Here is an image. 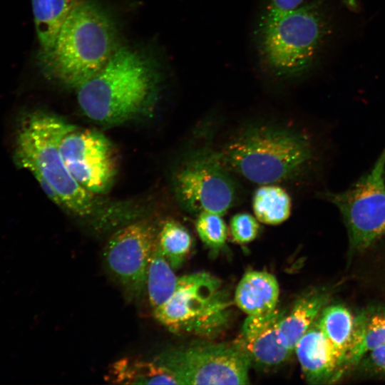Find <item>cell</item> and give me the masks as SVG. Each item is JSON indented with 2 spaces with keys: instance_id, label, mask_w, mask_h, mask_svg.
<instances>
[{
  "instance_id": "cell-1",
  "label": "cell",
  "mask_w": 385,
  "mask_h": 385,
  "mask_svg": "<svg viewBox=\"0 0 385 385\" xmlns=\"http://www.w3.org/2000/svg\"><path fill=\"white\" fill-rule=\"evenodd\" d=\"M202 140L216 160L238 180L258 185H304L317 170L315 135L294 117H242L220 133L205 130Z\"/></svg>"
},
{
  "instance_id": "cell-2",
  "label": "cell",
  "mask_w": 385,
  "mask_h": 385,
  "mask_svg": "<svg viewBox=\"0 0 385 385\" xmlns=\"http://www.w3.org/2000/svg\"><path fill=\"white\" fill-rule=\"evenodd\" d=\"M119 46L106 11L92 0H76L52 47L39 51L38 64L48 78L77 88L103 68Z\"/></svg>"
},
{
  "instance_id": "cell-3",
  "label": "cell",
  "mask_w": 385,
  "mask_h": 385,
  "mask_svg": "<svg viewBox=\"0 0 385 385\" xmlns=\"http://www.w3.org/2000/svg\"><path fill=\"white\" fill-rule=\"evenodd\" d=\"M160 73L155 59L119 46L107 64L77 88L83 113L103 125H117L148 110L155 101Z\"/></svg>"
},
{
  "instance_id": "cell-4",
  "label": "cell",
  "mask_w": 385,
  "mask_h": 385,
  "mask_svg": "<svg viewBox=\"0 0 385 385\" xmlns=\"http://www.w3.org/2000/svg\"><path fill=\"white\" fill-rule=\"evenodd\" d=\"M75 125L43 113H35L21 122L16 140L19 165L39 182L48 183L65 207L77 217L95 219L98 202L94 194L83 188L65 165L59 144L63 136Z\"/></svg>"
},
{
  "instance_id": "cell-5",
  "label": "cell",
  "mask_w": 385,
  "mask_h": 385,
  "mask_svg": "<svg viewBox=\"0 0 385 385\" xmlns=\"http://www.w3.org/2000/svg\"><path fill=\"white\" fill-rule=\"evenodd\" d=\"M327 32L322 11L316 4L300 6L261 19L257 48L266 69L274 76L299 77L312 64Z\"/></svg>"
},
{
  "instance_id": "cell-6",
  "label": "cell",
  "mask_w": 385,
  "mask_h": 385,
  "mask_svg": "<svg viewBox=\"0 0 385 385\" xmlns=\"http://www.w3.org/2000/svg\"><path fill=\"white\" fill-rule=\"evenodd\" d=\"M230 304L220 281L207 272H199L178 277L171 297L153 314L174 334L211 337L227 325Z\"/></svg>"
},
{
  "instance_id": "cell-7",
  "label": "cell",
  "mask_w": 385,
  "mask_h": 385,
  "mask_svg": "<svg viewBox=\"0 0 385 385\" xmlns=\"http://www.w3.org/2000/svg\"><path fill=\"white\" fill-rule=\"evenodd\" d=\"M176 199L186 211L224 215L240 202V180L214 157L202 140L175 170L173 178Z\"/></svg>"
},
{
  "instance_id": "cell-8",
  "label": "cell",
  "mask_w": 385,
  "mask_h": 385,
  "mask_svg": "<svg viewBox=\"0 0 385 385\" xmlns=\"http://www.w3.org/2000/svg\"><path fill=\"white\" fill-rule=\"evenodd\" d=\"M319 197L339 210L346 227L350 252H363L385 238V149L371 170L348 189L322 191Z\"/></svg>"
},
{
  "instance_id": "cell-9",
  "label": "cell",
  "mask_w": 385,
  "mask_h": 385,
  "mask_svg": "<svg viewBox=\"0 0 385 385\" xmlns=\"http://www.w3.org/2000/svg\"><path fill=\"white\" fill-rule=\"evenodd\" d=\"M153 361L166 369L178 384H247L251 360L235 342L200 343L173 348Z\"/></svg>"
},
{
  "instance_id": "cell-10",
  "label": "cell",
  "mask_w": 385,
  "mask_h": 385,
  "mask_svg": "<svg viewBox=\"0 0 385 385\" xmlns=\"http://www.w3.org/2000/svg\"><path fill=\"white\" fill-rule=\"evenodd\" d=\"M158 230L151 220L133 221L117 230L104 247L106 268L130 299H139L145 292Z\"/></svg>"
},
{
  "instance_id": "cell-11",
  "label": "cell",
  "mask_w": 385,
  "mask_h": 385,
  "mask_svg": "<svg viewBox=\"0 0 385 385\" xmlns=\"http://www.w3.org/2000/svg\"><path fill=\"white\" fill-rule=\"evenodd\" d=\"M59 150L74 179L97 195L107 193L117 174V155L101 133L74 126L61 138Z\"/></svg>"
},
{
  "instance_id": "cell-12",
  "label": "cell",
  "mask_w": 385,
  "mask_h": 385,
  "mask_svg": "<svg viewBox=\"0 0 385 385\" xmlns=\"http://www.w3.org/2000/svg\"><path fill=\"white\" fill-rule=\"evenodd\" d=\"M284 314V311L275 309L261 315H248L245 319L235 343L252 362L274 366L289 358L292 351L282 346L277 339V328Z\"/></svg>"
},
{
  "instance_id": "cell-13",
  "label": "cell",
  "mask_w": 385,
  "mask_h": 385,
  "mask_svg": "<svg viewBox=\"0 0 385 385\" xmlns=\"http://www.w3.org/2000/svg\"><path fill=\"white\" fill-rule=\"evenodd\" d=\"M294 350L305 380L332 384L348 371L346 363L315 322L297 342Z\"/></svg>"
},
{
  "instance_id": "cell-14",
  "label": "cell",
  "mask_w": 385,
  "mask_h": 385,
  "mask_svg": "<svg viewBox=\"0 0 385 385\" xmlns=\"http://www.w3.org/2000/svg\"><path fill=\"white\" fill-rule=\"evenodd\" d=\"M332 294L328 288L311 289L295 302L282 317L277 328L279 343L292 351L300 338L317 319Z\"/></svg>"
},
{
  "instance_id": "cell-15",
  "label": "cell",
  "mask_w": 385,
  "mask_h": 385,
  "mask_svg": "<svg viewBox=\"0 0 385 385\" xmlns=\"http://www.w3.org/2000/svg\"><path fill=\"white\" fill-rule=\"evenodd\" d=\"M279 293V284L270 273L250 271L237 286L234 300L247 315H261L276 309Z\"/></svg>"
},
{
  "instance_id": "cell-16",
  "label": "cell",
  "mask_w": 385,
  "mask_h": 385,
  "mask_svg": "<svg viewBox=\"0 0 385 385\" xmlns=\"http://www.w3.org/2000/svg\"><path fill=\"white\" fill-rule=\"evenodd\" d=\"M385 344V306H374L354 315L351 342L347 354L349 371L369 351Z\"/></svg>"
},
{
  "instance_id": "cell-17",
  "label": "cell",
  "mask_w": 385,
  "mask_h": 385,
  "mask_svg": "<svg viewBox=\"0 0 385 385\" xmlns=\"http://www.w3.org/2000/svg\"><path fill=\"white\" fill-rule=\"evenodd\" d=\"M106 380L130 384H178L175 379L153 361L125 357L111 364Z\"/></svg>"
},
{
  "instance_id": "cell-18",
  "label": "cell",
  "mask_w": 385,
  "mask_h": 385,
  "mask_svg": "<svg viewBox=\"0 0 385 385\" xmlns=\"http://www.w3.org/2000/svg\"><path fill=\"white\" fill-rule=\"evenodd\" d=\"M354 322V315L342 304H327L321 310L316 324L344 359L346 368L347 354L350 347Z\"/></svg>"
},
{
  "instance_id": "cell-19",
  "label": "cell",
  "mask_w": 385,
  "mask_h": 385,
  "mask_svg": "<svg viewBox=\"0 0 385 385\" xmlns=\"http://www.w3.org/2000/svg\"><path fill=\"white\" fill-rule=\"evenodd\" d=\"M76 0H31L40 51L49 50Z\"/></svg>"
},
{
  "instance_id": "cell-20",
  "label": "cell",
  "mask_w": 385,
  "mask_h": 385,
  "mask_svg": "<svg viewBox=\"0 0 385 385\" xmlns=\"http://www.w3.org/2000/svg\"><path fill=\"white\" fill-rule=\"evenodd\" d=\"M252 205L255 217L259 222L276 225L289 218L292 203L284 187L265 184L259 185L255 190Z\"/></svg>"
},
{
  "instance_id": "cell-21",
  "label": "cell",
  "mask_w": 385,
  "mask_h": 385,
  "mask_svg": "<svg viewBox=\"0 0 385 385\" xmlns=\"http://www.w3.org/2000/svg\"><path fill=\"white\" fill-rule=\"evenodd\" d=\"M156 244L146 275L145 290L153 310L165 303L174 292L178 278Z\"/></svg>"
},
{
  "instance_id": "cell-22",
  "label": "cell",
  "mask_w": 385,
  "mask_h": 385,
  "mask_svg": "<svg viewBox=\"0 0 385 385\" xmlns=\"http://www.w3.org/2000/svg\"><path fill=\"white\" fill-rule=\"evenodd\" d=\"M157 245L171 267L178 269L189 255L192 239L181 223L174 219H167L158 228Z\"/></svg>"
},
{
  "instance_id": "cell-23",
  "label": "cell",
  "mask_w": 385,
  "mask_h": 385,
  "mask_svg": "<svg viewBox=\"0 0 385 385\" xmlns=\"http://www.w3.org/2000/svg\"><path fill=\"white\" fill-rule=\"evenodd\" d=\"M195 228L201 241L213 250L222 248L227 237V227L222 215L202 212L197 215Z\"/></svg>"
},
{
  "instance_id": "cell-24",
  "label": "cell",
  "mask_w": 385,
  "mask_h": 385,
  "mask_svg": "<svg viewBox=\"0 0 385 385\" xmlns=\"http://www.w3.org/2000/svg\"><path fill=\"white\" fill-rule=\"evenodd\" d=\"M260 225L258 220L247 212L237 213L230 222V231L233 240L240 244L253 241L257 236Z\"/></svg>"
},
{
  "instance_id": "cell-25",
  "label": "cell",
  "mask_w": 385,
  "mask_h": 385,
  "mask_svg": "<svg viewBox=\"0 0 385 385\" xmlns=\"http://www.w3.org/2000/svg\"><path fill=\"white\" fill-rule=\"evenodd\" d=\"M354 369L361 376L385 379V344L364 354Z\"/></svg>"
},
{
  "instance_id": "cell-26",
  "label": "cell",
  "mask_w": 385,
  "mask_h": 385,
  "mask_svg": "<svg viewBox=\"0 0 385 385\" xmlns=\"http://www.w3.org/2000/svg\"><path fill=\"white\" fill-rule=\"evenodd\" d=\"M304 0H271L266 11L267 14H278L294 9L302 4Z\"/></svg>"
}]
</instances>
